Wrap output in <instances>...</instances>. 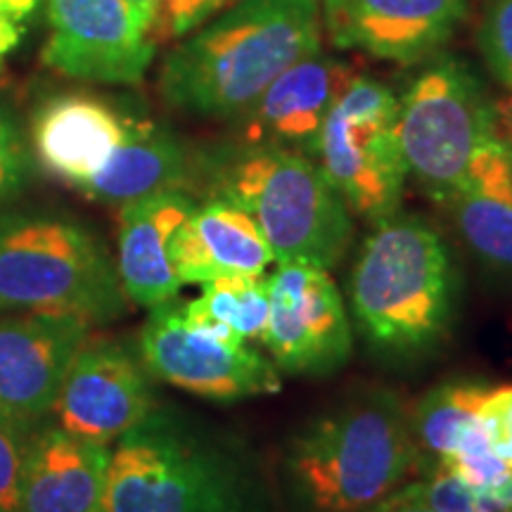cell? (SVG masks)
Segmentation results:
<instances>
[{
	"mask_svg": "<svg viewBox=\"0 0 512 512\" xmlns=\"http://www.w3.org/2000/svg\"><path fill=\"white\" fill-rule=\"evenodd\" d=\"M323 50L320 0H238L178 38L159 93L178 112L235 119L294 62Z\"/></svg>",
	"mask_w": 512,
	"mask_h": 512,
	"instance_id": "6da1fadb",
	"label": "cell"
},
{
	"mask_svg": "<svg viewBox=\"0 0 512 512\" xmlns=\"http://www.w3.org/2000/svg\"><path fill=\"white\" fill-rule=\"evenodd\" d=\"M102 512H278V505L238 441L155 408L112 448Z\"/></svg>",
	"mask_w": 512,
	"mask_h": 512,
	"instance_id": "7a4b0ae2",
	"label": "cell"
},
{
	"mask_svg": "<svg viewBox=\"0 0 512 512\" xmlns=\"http://www.w3.org/2000/svg\"><path fill=\"white\" fill-rule=\"evenodd\" d=\"M411 411L389 389L337 403L285 444L280 482L299 512H366L418 472Z\"/></svg>",
	"mask_w": 512,
	"mask_h": 512,
	"instance_id": "3957f363",
	"label": "cell"
},
{
	"mask_svg": "<svg viewBox=\"0 0 512 512\" xmlns=\"http://www.w3.org/2000/svg\"><path fill=\"white\" fill-rule=\"evenodd\" d=\"M373 226L351 271L356 328L382 356H420L437 347L456 318V261L420 216L396 211Z\"/></svg>",
	"mask_w": 512,
	"mask_h": 512,
	"instance_id": "277c9868",
	"label": "cell"
},
{
	"mask_svg": "<svg viewBox=\"0 0 512 512\" xmlns=\"http://www.w3.org/2000/svg\"><path fill=\"white\" fill-rule=\"evenodd\" d=\"M211 195L252 216L275 264L330 271L342 261L354 214L316 159L271 145H226L204 159Z\"/></svg>",
	"mask_w": 512,
	"mask_h": 512,
	"instance_id": "5b68a950",
	"label": "cell"
},
{
	"mask_svg": "<svg viewBox=\"0 0 512 512\" xmlns=\"http://www.w3.org/2000/svg\"><path fill=\"white\" fill-rule=\"evenodd\" d=\"M126 304L117 261L79 221L43 211L0 216V313H62L100 325Z\"/></svg>",
	"mask_w": 512,
	"mask_h": 512,
	"instance_id": "8992f818",
	"label": "cell"
},
{
	"mask_svg": "<svg viewBox=\"0 0 512 512\" xmlns=\"http://www.w3.org/2000/svg\"><path fill=\"white\" fill-rule=\"evenodd\" d=\"M396 128L408 176L437 204L463 181L477 152L501 136L496 105L475 69L439 53L403 93Z\"/></svg>",
	"mask_w": 512,
	"mask_h": 512,
	"instance_id": "52a82bcc",
	"label": "cell"
},
{
	"mask_svg": "<svg viewBox=\"0 0 512 512\" xmlns=\"http://www.w3.org/2000/svg\"><path fill=\"white\" fill-rule=\"evenodd\" d=\"M396 117L399 98L384 83L356 74L325 117L313 152L351 214L370 223L399 211L408 181Z\"/></svg>",
	"mask_w": 512,
	"mask_h": 512,
	"instance_id": "ba28073f",
	"label": "cell"
},
{
	"mask_svg": "<svg viewBox=\"0 0 512 512\" xmlns=\"http://www.w3.org/2000/svg\"><path fill=\"white\" fill-rule=\"evenodd\" d=\"M138 354L152 377L204 399L240 401L283 387V373L264 351L190 323L174 299L150 309Z\"/></svg>",
	"mask_w": 512,
	"mask_h": 512,
	"instance_id": "9c48e42d",
	"label": "cell"
},
{
	"mask_svg": "<svg viewBox=\"0 0 512 512\" xmlns=\"http://www.w3.org/2000/svg\"><path fill=\"white\" fill-rule=\"evenodd\" d=\"M271 309L261 347L285 375L325 377L349 363L354 351L342 292L325 268L278 264L268 278Z\"/></svg>",
	"mask_w": 512,
	"mask_h": 512,
	"instance_id": "30bf717a",
	"label": "cell"
},
{
	"mask_svg": "<svg viewBox=\"0 0 512 512\" xmlns=\"http://www.w3.org/2000/svg\"><path fill=\"white\" fill-rule=\"evenodd\" d=\"M43 62L69 79L133 86L145 79L159 43L126 0H46Z\"/></svg>",
	"mask_w": 512,
	"mask_h": 512,
	"instance_id": "8fae6325",
	"label": "cell"
},
{
	"mask_svg": "<svg viewBox=\"0 0 512 512\" xmlns=\"http://www.w3.org/2000/svg\"><path fill=\"white\" fill-rule=\"evenodd\" d=\"M150 377L140 354L119 339L88 335L67 370L53 413L74 437L110 446L155 411Z\"/></svg>",
	"mask_w": 512,
	"mask_h": 512,
	"instance_id": "7c38bea8",
	"label": "cell"
},
{
	"mask_svg": "<svg viewBox=\"0 0 512 512\" xmlns=\"http://www.w3.org/2000/svg\"><path fill=\"white\" fill-rule=\"evenodd\" d=\"M91 328L62 313L0 318V420L27 432L55 411L67 370Z\"/></svg>",
	"mask_w": 512,
	"mask_h": 512,
	"instance_id": "4fadbf2b",
	"label": "cell"
},
{
	"mask_svg": "<svg viewBox=\"0 0 512 512\" xmlns=\"http://www.w3.org/2000/svg\"><path fill=\"white\" fill-rule=\"evenodd\" d=\"M467 12L470 0H320L332 46L396 64L437 55Z\"/></svg>",
	"mask_w": 512,
	"mask_h": 512,
	"instance_id": "5bb4252c",
	"label": "cell"
},
{
	"mask_svg": "<svg viewBox=\"0 0 512 512\" xmlns=\"http://www.w3.org/2000/svg\"><path fill=\"white\" fill-rule=\"evenodd\" d=\"M354 67L323 50L294 62L271 86L233 121L238 124L240 145H271L302 152L313 159L320 128L344 88Z\"/></svg>",
	"mask_w": 512,
	"mask_h": 512,
	"instance_id": "9a60e30c",
	"label": "cell"
},
{
	"mask_svg": "<svg viewBox=\"0 0 512 512\" xmlns=\"http://www.w3.org/2000/svg\"><path fill=\"white\" fill-rule=\"evenodd\" d=\"M131 119L98 95H55L31 119V155L48 176L81 192L117 152Z\"/></svg>",
	"mask_w": 512,
	"mask_h": 512,
	"instance_id": "2e32d148",
	"label": "cell"
},
{
	"mask_svg": "<svg viewBox=\"0 0 512 512\" xmlns=\"http://www.w3.org/2000/svg\"><path fill=\"white\" fill-rule=\"evenodd\" d=\"M197 202L188 190H164L119 207L117 271L128 304L155 309L181 292L174 238Z\"/></svg>",
	"mask_w": 512,
	"mask_h": 512,
	"instance_id": "e0dca14e",
	"label": "cell"
},
{
	"mask_svg": "<svg viewBox=\"0 0 512 512\" xmlns=\"http://www.w3.org/2000/svg\"><path fill=\"white\" fill-rule=\"evenodd\" d=\"M112 448L43 427L27 439L22 470L24 512H102Z\"/></svg>",
	"mask_w": 512,
	"mask_h": 512,
	"instance_id": "ac0fdd59",
	"label": "cell"
},
{
	"mask_svg": "<svg viewBox=\"0 0 512 512\" xmlns=\"http://www.w3.org/2000/svg\"><path fill=\"white\" fill-rule=\"evenodd\" d=\"M275 264L271 247L245 209L211 195L197 204L174 238V266L183 285L233 275H264Z\"/></svg>",
	"mask_w": 512,
	"mask_h": 512,
	"instance_id": "d6986e66",
	"label": "cell"
},
{
	"mask_svg": "<svg viewBox=\"0 0 512 512\" xmlns=\"http://www.w3.org/2000/svg\"><path fill=\"white\" fill-rule=\"evenodd\" d=\"M439 204L475 256L512 275V152L501 136L477 152L463 181Z\"/></svg>",
	"mask_w": 512,
	"mask_h": 512,
	"instance_id": "ffe728a7",
	"label": "cell"
},
{
	"mask_svg": "<svg viewBox=\"0 0 512 512\" xmlns=\"http://www.w3.org/2000/svg\"><path fill=\"white\" fill-rule=\"evenodd\" d=\"M190 176L192 162L181 140L157 121L133 117L117 152L81 195L121 207L155 192L185 190Z\"/></svg>",
	"mask_w": 512,
	"mask_h": 512,
	"instance_id": "44dd1931",
	"label": "cell"
},
{
	"mask_svg": "<svg viewBox=\"0 0 512 512\" xmlns=\"http://www.w3.org/2000/svg\"><path fill=\"white\" fill-rule=\"evenodd\" d=\"M489 387L479 382H448L427 392L411 408V434L418 470L444 467L458 451L482 434L477 411Z\"/></svg>",
	"mask_w": 512,
	"mask_h": 512,
	"instance_id": "7402d4cb",
	"label": "cell"
},
{
	"mask_svg": "<svg viewBox=\"0 0 512 512\" xmlns=\"http://www.w3.org/2000/svg\"><path fill=\"white\" fill-rule=\"evenodd\" d=\"M181 309L190 323L214 335L261 344L271 309V287L264 275L216 278L204 283L200 297L181 304Z\"/></svg>",
	"mask_w": 512,
	"mask_h": 512,
	"instance_id": "603a6c76",
	"label": "cell"
},
{
	"mask_svg": "<svg viewBox=\"0 0 512 512\" xmlns=\"http://www.w3.org/2000/svg\"><path fill=\"white\" fill-rule=\"evenodd\" d=\"M475 36L486 69L512 93V0H479Z\"/></svg>",
	"mask_w": 512,
	"mask_h": 512,
	"instance_id": "cb8c5ba5",
	"label": "cell"
},
{
	"mask_svg": "<svg viewBox=\"0 0 512 512\" xmlns=\"http://www.w3.org/2000/svg\"><path fill=\"white\" fill-rule=\"evenodd\" d=\"M31 145L17 114L0 102V207L17 200L31 178Z\"/></svg>",
	"mask_w": 512,
	"mask_h": 512,
	"instance_id": "d4e9b609",
	"label": "cell"
},
{
	"mask_svg": "<svg viewBox=\"0 0 512 512\" xmlns=\"http://www.w3.org/2000/svg\"><path fill=\"white\" fill-rule=\"evenodd\" d=\"M415 498L439 512H494L475 486L446 470L427 472L425 479L403 484Z\"/></svg>",
	"mask_w": 512,
	"mask_h": 512,
	"instance_id": "484cf974",
	"label": "cell"
},
{
	"mask_svg": "<svg viewBox=\"0 0 512 512\" xmlns=\"http://www.w3.org/2000/svg\"><path fill=\"white\" fill-rule=\"evenodd\" d=\"M238 0H157L152 17V36L155 41L183 38L207 24L209 19L233 8Z\"/></svg>",
	"mask_w": 512,
	"mask_h": 512,
	"instance_id": "4316f807",
	"label": "cell"
},
{
	"mask_svg": "<svg viewBox=\"0 0 512 512\" xmlns=\"http://www.w3.org/2000/svg\"><path fill=\"white\" fill-rule=\"evenodd\" d=\"M24 451H27V432L0 420V512H24Z\"/></svg>",
	"mask_w": 512,
	"mask_h": 512,
	"instance_id": "83f0119b",
	"label": "cell"
},
{
	"mask_svg": "<svg viewBox=\"0 0 512 512\" xmlns=\"http://www.w3.org/2000/svg\"><path fill=\"white\" fill-rule=\"evenodd\" d=\"M477 418L494 456L512 467V387L489 389Z\"/></svg>",
	"mask_w": 512,
	"mask_h": 512,
	"instance_id": "f1b7e54d",
	"label": "cell"
},
{
	"mask_svg": "<svg viewBox=\"0 0 512 512\" xmlns=\"http://www.w3.org/2000/svg\"><path fill=\"white\" fill-rule=\"evenodd\" d=\"M366 512H439L430 508L427 503H422L420 498H415L406 486H401L399 491H394L392 496H387L384 501H380L373 508Z\"/></svg>",
	"mask_w": 512,
	"mask_h": 512,
	"instance_id": "f546056e",
	"label": "cell"
},
{
	"mask_svg": "<svg viewBox=\"0 0 512 512\" xmlns=\"http://www.w3.org/2000/svg\"><path fill=\"white\" fill-rule=\"evenodd\" d=\"M24 38V24L17 22L10 12L0 8V67L8 60L10 53H15Z\"/></svg>",
	"mask_w": 512,
	"mask_h": 512,
	"instance_id": "4dcf8cb0",
	"label": "cell"
},
{
	"mask_svg": "<svg viewBox=\"0 0 512 512\" xmlns=\"http://www.w3.org/2000/svg\"><path fill=\"white\" fill-rule=\"evenodd\" d=\"M479 494L484 496V501L494 508V512H512V467L496 484L479 491Z\"/></svg>",
	"mask_w": 512,
	"mask_h": 512,
	"instance_id": "1f68e13d",
	"label": "cell"
},
{
	"mask_svg": "<svg viewBox=\"0 0 512 512\" xmlns=\"http://www.w3.org/2000/svg\"><path fill=\"white\" fill-rule=\"evenodd\" d=\"M496 124H498V133L505 140V145L510 147L512 152V93L508 98L496 100Z\"/></svg>",
	"mask_w": 512,
	"mask_h": 512,
	"instance_id": "d6a6232c",
	"label": "cell"
},
{
	"mask_svg": "<svg viewBox=\"0 0 512 512\" xmlns=\"http://www.w3.org/2000/svg\"><path fill=\"white\" fill-rule=\"evenodd\" d=\"M41 3L43 0H0V8H3L5 12H10L17 22L27 24L29 19L36 15L38 5Z\"/></svg>",
	"mask_w": 512,
	"mask_h": 512,
	"instance_id": "836d02e7",
	"label": "cell"
},
{
	"mask_svg": "<svg viewBox=\"0 0 512 512\" xmlns=\"http://www.w3.org/2000/svg\"><path fill=\"white\" fill-rule=\"evenodd\" d=\"M128 5H133L140 15L147 19V24H150V31H152V17H155V8H157V0H126Z\"/></svg>",
	"mask_w": 512,
	"mask_h": 512,
	"instance_id": "e575fe53",
	"label": "cell"
}]
</instances>
